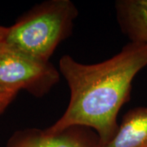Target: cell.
<instances>
[{
	"label": "cell",
	"instance_id": "obj_5",
	"mask_svg": "<svg viewBox=\"0 0 147 147\" xmlns=\"http://www.w3.org/2000/svg\"><path fill=\"white\" fill-rule=\"evenodd\" d=\"M100 147H147V106L128 110L113 138Z\"/></svg>",
	"mask_w": 147,
	"mask_h": 147
},
{
	"label": "cell",
	"instance_id": "obj_2",
	"mask_svg": "<svg viewBox=\"0 0 147 147\" xmlns=\"http://www.w3.org/2000/svg\"><path fill=\"white\" fill-rule=\"evenodd\" d=\"M78 15L70 0L42 2L7 27L3 42L33 57L50 61L58 45L71 35Z\"/></svg>",
	"mask_w": 147,
	"mask_h": 147
},
{
	"label": "cell",
	"instance_id": "obj_7",
	"mask_svg": "<svg viewBox=\"0 0 147 147\" xmlns=\"http://www.w3.org/2000/svg\"><path fill=\"white\" fill-rule=\"evenodd\" d=\"M7 31V27L0 26V42L5 38ZM18 92L3 88L0 87V115L3 113L5 110L11 105V103L16 98Z\"/></svg>",
	"mask_w": 147,
	"mask_h": 147
},
{
	"label": "cell",
	"instance_id": "obj_4",
	"mask_svg": "<svg viewBox=\"0 0 147 147\" xmlns=\"http://www.w3.org/2000/svg\"><path fill=\"white\" fill-rule=\"evenodd\" d=\"M5 147H100V139L92 129L71 126L56 133L35 127L16 131Z\"/></svg>",
	"mask_w": 147,
	"mask_h": 147
},
{
	"label": "cell",
	"instance_id": "obj_1",
	"mask_svg": "<svg viewBox=\"0 0 147 147\" xmlns=\"http://www.w3.org/2000/svg\"><path fill=\"white\" fill-rule=\"evenodd\" d=\"M146 65V42H128L113 57L96 64L80 63L64 55L59 71L68 84L70 98L62 116L45 131L87 127L97 134L100 146L106 144L118 129L117 117L130 99L133 79Z\"/></svg>",
	"mask_w": 147,
	"mask_h": 147
},
{
	"label": "cell",
	"instance_id": "obj_3",
	"mask_svg": "<svg viewBox=\"0 0 147 147\" xmlns=\"http://www.w3.org/2000/svg\"><path fill=\"white\" fill-rule=\"evenodd\" d=\"M61 73L50 61L22 53L0 42V87L35 97L47 95L60 81Z\"/></svg>",
	"mask_w": 147,
	"mask_h": 147
},
{
	"label": "cell",
	"instance_id": "obj_6",
	"mask_svg": "<svg viewBox=\"0 0 147 147\" xmlns=\"http://www.w3.org/2000/svg\"><path fill=\"white\" fill-rule=\"evenodd\" d=\"M122 31L131 42L147 43V0H121L115 3Z\"/></svg>",
	"mask_w": 147,
	"mask_h": 147
}]
</instances>
